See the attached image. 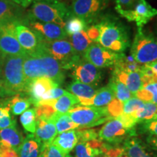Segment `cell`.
Returning <instances> with one entry per match:
<instances>
[{"label":"cell","mask_w":157,"mask_h":157,"mask_svg":"<svg viewBox=\"0 0 157 157\" xmlns=\"http://www.w3.org/2000/svg\"><path fill=\"white\" fill-rule=\"evenodd\" d=\"M23 73L26 84L36 78L46 77L61 84L65 79V74L60 63L42 48L36 52L25 55L23 60Z\"/></svg>","instance_id":"1"},{"label":"cell","mask_w":157,"mask_h":157,"mask_svg":"<svg viewBox=\"0 0 157 157\" xmlns=\"http://www.w3.org/2000/svg\"><path fill=\"white\" fill-rule=\"evenodd\" d=\"M98 23L101 33L96 43L118 53H122L129 48V33L121 22L110 16H102Z\"/></svg>","instance_id":"2"},{"label":"cell","mask_w":157,"mask_h":157,"mask_svg":"<svg viewBox=\"0 0 157 157\" xmlns=\"http://www.w3.org/2000/svg\"><path fill=\"white\" fill-rule=\"evenodd\" d=\"M25 56H2L0 58V79L7 95L25 93L26 82L23 73Z\"/></svg>","instance_id":"3"},{"label":"cell","mask_w":157,"mask_h":157,"mask_svg":"<svg viewBox=\"0 0 157 157\" xmlns=\"http://www.w3.org/2000/svg\"><path fill=\"white\" fill-rule=\"evenodd\" d=\"M71 15L69 7L58 0L33 2L27 12L26 21L55 23L64 29Z\"/></svg>","instance_id":"4"},{"label":"cell","mask_w":157,"mask_h":157,"mask_svg":"<svg viewBox=\"0 0 157 157\" xmlns=\"http://www.w3.org/2000/svg\"><path fill=\"white\" fill-rule=\"evenodd\" d=\"M132 56L137 63L145 65L157 61V39L154 34L137 29L130 49Z\"/></svg>","instance_id":"5"},{"label":"cell","mask_w":157,"mask_h":157,"mask_svg":"<svg viewBox=\"0 0 157 157\" xmlns=\"http://www.w3.org/2000/svg\"><path fill=\"white\" fill-rule=\"evenodd\" d=\"M42 46L52 58L60 63L63 70H71L81 58L74 51L68 39L54 41L42 40Z\"/></svg>","instance_id":"6"},{"label":"cell","mask_w":157,"mask_h":157,"mask_svg":"<svg viewBox=\"0 0 157 157\" xmlns=\"http://www.w3.org/2000/svg\"><path fill=\"white\" fill-rule=\"evenodd\" d=\"M71 120L80 127H92L112 119L106 107L76 105L67 113Z\"/></svg>","instance_id":"7"},{"label":"cell","mask_w":157,"mask_h":157,"mask_svg":"<svg viewBox=\"0 0 157 157\" xmlns=\"http://www.w3.org/2000/svg\"><path fill=\"white\" fill-rule=\"evenodd\" d=\"M109 3V0H73L70 9L72 15L83 19L89 25L98 22Z\"/></svg>","instance_id":"8"},{"label":"cell","mask_w":157,"mask_h":157,"mask_svg":"<svg viewBox=\"0 0 157 157\" xmlns=\"http://www.w3.org/2000/svg\"><path fill=\"white\" fill-rule=\"evenodd\" d=\"M115 9L129 22L136 23L137 29L143 28L153 17L157 16V9L146 0H138L131 10H122L118 6H116Z\"/></svg>","instance_id":"9"},{"label":"cell","mask_w":157,"mask_h":157,"mask_svg":"<svg viewBox=\"0 0 157 157\" xmlns=\"http://www.w3.org/2000/svg\"><path fill=\"white\" fill-rule=\"evenodd\" d=\"M135 135V129H129L117 118L105 123L98 132L99 140L107 141L110 143H120Z\"/></svg>","instance_id":"10"},{"label":"cell","mask_w":157,"mask_h":157,"mask_svg":"<svg viewBox=\"0 0 157 157\" xmlns=\"http://www.w3.org/2000/svg\"><path fill=\"white\" fill-rule=\"evenodd\" d=\"M17 22L0 25V54L2 56H25L26 53L17 40L15 25Z\"/></svg>","instance_id":"11"},{"label":"cell","mask_w":157,"mask_h":157,"mask_svg":"<svg viewBox=\"0 0 157 157\" xmlns=\"http://www.w3.org/2000/svg\"><path fill=\"white\" fill-rule=\"evenodd\" d=\"M120 53L103 48L98 43L93 42L88 48L84 58L96 67L102 68L113 66Z\"/></svg>","instance_id":"12"},{"label":"cell","mask_w":157,"mask_h":157,"mask_svg":"<svg viewBox=\"0 0 157 157\" xmlns=\"http://www.w3.org/2000/svg\"><path fill=\"white\" fill-rule=\"evenodd\" d=\"M72 76L76 81L97 87L103 78V72L99 68L82 58L72 68Z\"/></svg>","instance_id":"13"},{"label":"cell","mask_w":157,"mask_h":157,"mask_svg":"<svg viewBox=\"0 0 157 157\" xmlns=\"http://www.w3.org/2000/svg\"><path fill=\"white\" fill-rule=\"evenodd\" d=\"M15 33L21 48L26 54L34 53L41 48V39L32 29L22 22L15 23Z\"/></svg>","instance_id":"14"},{"label":"cell","mask_w":157,"mask_h":157,"mask_svg":"<svg viewBox=\"0 0 157 157\" xmlns=\"http://www.w3.org/2000/svg\"><path fill=\"white\" fill-rule=\"evenodd\" d=\"M25 23H26L29 28L32 29L38 35L41 40H59L66 39L67 36L64 29L55 23L29 21H25Z\"/></svg>","instance_id":"15"},{"label":"cell","mask_w":157,"mask_h":157,"mask_svg":"<svg viewBox=\"0 0 157 157\" xmlns=\"http://www.w3.org/2000/svg\"><path fill=\"white\" fill-rule=\"evenodd\" d=\"M58 86L56 82L50 78L46 77L36 78L27 83L25 93L28 95L31 104L36 107L44 94L52 89L58 87Z\"/></svg>","instance_id":"16"},{"label":"cell","mask_w":157,"mask_h":157,"mask_svg":"<svg viewBox=\"0 0 157 157\" xmlns=\"http://www.w3.org/2000/svg\"><path fill=\"white\" fill-rule=\"evenodd\" d=\"M109 146L99 139L78 141L74 149L75 157H97L109 148Z\"/></svg>","instance_id":"17"},{"label":"cell","mask_w":157,"mask_h":157,"mask_svg":"<svg viewBox=\"0 0 157 157\" xmlns=\"http://www.w3.org/2000/svg\"><path fill=\"white\" fill-rule=\"evenodd\" d=\"M23 7L10 1L0 0V25L13 22H22Z\"/></svg>","instance_id":"18"},{"label":"cell","mask_w":157,"mask_h":157,"mask_svg":"<svg viewBox=\"0 0 157 157\" xmlns=\"http://www.w3.org/2000/svg\"><path fill=\"white\" fill-rule=\"evenodd\" d=\"M112 76L124 84L133 95L143 88L142 76L140 72H127L113 69Z\"/></svg>","instance_id":"19"},{"label":"cell","mask_w":157,"mask_h":157,"mask_svg":"<svg viewBox=\"0 0 157 157\" xmlns=\"http://www.w3.org/2000/svg\"><path fill=\"white\" fill-rule=\"evenodd\" d=\"M58 135L56 125L51 119L37 118L34 136L43 144L52 143Z\"/></svg>","instance_id":"20"},{"label":"cell","mask_w":157,"mask_h":157,"mask_svg":"<svg viewBox=\"0 0 157 157\" xmlns=\"http://www.w3.org/2000/svg\"><path fill=\"white\" fill-rule=\"evenodd\" d=\"M22 134L17 130L16 127L12 126L0 129V146L12 148L18 153L23 142Z\"/></svg>","instance_id":"21"},{"label":"cell","mask_w":157,"mask_h":157,"mask_svg":"<svg viewBox=\"0 0 157 157\" xmlns=\"http://www.w3.org/2000/svg\"><path fill=\"white\" fill-rule=\"evenodd\" d=\"M40 104H47L54 108L56 112L59 113H66L76 105L79 104V101L73 94L67 91L65 95L56 100H50V101H40L37 105ZM36 105V106H37Z\"/></svg>","instance_id":"22"},{"label":"cell","mask_w":157,"mask_h":157,"mask_svg":"<svg viewBox=\"0 0 157 157\" xmlns=\"http://www.w3.org/2000/svg\"><path fill=\"white\" fill-rule=\"evenodd\" d=\"M115 98L112 90L109 85L98 90L97 93L91 99L78 100L79 104L84 106L105 107Z\"/></svg>","instance_id":"23"},{"label":"cell","mask_w":157,"mask_h":157,"mask_svg":"<svg viewBox=\"0 0 157 157\" xmlns=\"http://www.w3.org/2000/svg\"><path fill=\"white\" fill-rule=\"evenodd\" d=\"M43 143L40 142L34 134L28 135L25 137L18 151V157H39Z\"/></svg>","instance_id":"24"},{"label":"cell","mask_w":157,"mask_h":157,"mask_svg":"<svg viewBox=\"0 0 157 157\" xmlns=\"http://www.w3.org/2000/svg\"><path fill=\"white\" fill-rule=\"evenodd\" d=\"M78 142L77 132L75 129L59 134L52 141L54 146L66 154H69L75 148Z\"/></svg>","instance_id":"25"},{"label":"cell","mask_w":157,"mask_h":157,"mask_svg":"<svg viewBox=\"0 0 157 157\" xmlns=\"http://www.w3.org/2000/svg\"><path fill=\"white\" fill-rule=\"evenodd\" d=\"M67 90L70 93L78 98V100L91 99L98 91V89L95 87L76 80L68 84Z\"/></svg>","instance_id":"26"},{"label":"cell","mask_w":157,"mask_h":157,"mask_svg":"<svg viewBox=\"0 0 157 157\" xmlns=\"http://www.w3.org/2000/svg\"><path fill=\"white\" fill-rule=\"evenodd\" d=\"M124 148L129 157H157V155L149 152L146 146L136 138H129L125 141Z\"/></svg>","instance_id":"27"},{"label":"cell","mask_w":157,"mask_h":157,"mask_svg":"<svg viewBox=\"0 0 157 157\" xmlns=\"http://www.w3.org/2000/svg\"><path fill=\"white\" fill-rule=\"evenodd\" d=\"M69 42L73 47L75 52L81 58H84V54L88 48L93 43V41L88 37L86 30H83L75 34L69 36Z\"/></svg>","instance_id":"28"},{"label":"cell","mask_w":157,"mask_h":157,"mask_svg":"<svg viewBox=\"0 0 157 157\" xmlns=\"http://www.w3.org/2000/svg\"><path fill=\"white\" fill-rule=\"evenodd\" d=\"M142 65L137 63L134 58L131 56H126L124 52L120 53L119 58L113 65V69L127 72H140Z\"/></svg>","instance_id":"29"},{"label":"cell","mask_w":157,"mask_h":157,"mask_svg":"<svg viewBox=\"0 0 157 157\" xmlns=\"http://www.w3.org/2000/svg\"><path fill=\"white\" fill-rule=\"evenodd\" d=\"M51 120L53 121L55 125H56L58 134L72 130V129H77L79 127L78 125L71 120V119L67 113H59L56 112L53 117H52Z\"/></svg>","instance_id":"30"},{"label":"cell","mask_w":157,"mask_h":157,"mask_svg":"<svg viewBox=\"0 0 157 157\" xmlns=\"http://www.w3.org/2000/svg\"><path fill=\"white\" fill-rule=\"evenodd\" d=\"M108 85L109 86L114 93L115 98L123 102V103L134 96L124 84L113 76L110 79Z\"/></svg>","instance_id":"31"},{"label":"cell","mask_w":157,"mask_h":157,"mask_svg":"<svg viewBox=\"0 0 157 157\" xmlns=\"http://www.w3.org/2000/svg\"><path fill=\"white\" fill-rule=\"evenodd\" d=\"M31 105L29 98L23 97L21 94H17L12 99L10 100V111L13 115H21L29 109Z\"/></svg>","instance_id":"32"},{"label":"cell","mask_w":157,"mask_h":157,"mask_svg":"<svg viewBox=\"0 0 157 157\" xmlns=\"http://www.w3.org/2000/svg\"><path fill=\"white\" fill-rule=\"evenodd\" d=\"M20 121H21V124L25 129V130L31 132V134H34L36 128L37 121L35 108L29 109L24 111L20 117Z\"/></svg>","instance_id":"33"},{"label":"cell","mask_w":157,"mask_h":157,"mask_svg":"<svg viewBox=\"0 0 157 157\" xmlns=\"http://www.w3.org/2000/svg\"><path fill=\"white\" fill-rule=\"evenodd\" d=\"M88 25H89L83 19L74 16V15H71L66 21L64 30L66 31V34L68 36H71L76 33L80 32V31L86 30Z\"/></svg>","instance_id":"34"},{"label":"cell","mask_w":157,"mask_h":157,"mask_svg":"<svg viewBox=\"0 0 157 157\" xmlns=\"http://www.w3.org/2000/svg\"><path fill=\"white\" fill-rule=\"evenodd\" d=\"M157 111V105L151 102H146L142 109L139 110L135 113V117L136 118L137 123L142 124L147 121H150L154 117Z\"/></svg>","instance_id":"35"},{"label":"cell","mask_w":157,"mask_h":157,"mask_svg":"<svg viewBox=\"0 0 157 157\" xmlns=\"http://www.w3.org/2000/svg\"><path fill=\"white\" fill-rule=\"evenodd\" d=\"M16 122L10 115V101L0 104V129L15 126Z\"/></svg>","instance_id":"36"},{"label":"cell","mask_w":157,"mask_h":157,"mask_svg":"<svg viewBox=\"0 0 157 157\" xmlns=\"http://www.w3.org/2000/svg\"><path fill=\"white\" fill-rule=\"evenodd\" d=\"M145 102H143L141 100L133 96L129 100H127L125 102H124V107H123V113L128 115H135L139 110L142 109L144 105Z\"/></svg>","instance_id":"37"},{"label":"cell","mask_w":157,"mask_h":157,"mask_svg":"<svg viewBox=\"0 0 157 157\" xmlns=\"http://www.w3.org/2000/svg\"><path fill=\"white\" fill-rule=\"evenodd\" d=\"M39 157H71L69 154H66L60 150L52 143L43 144L42 151Z\"/></svg>","instance_id":"38"},{"label":"cell","mask_w":157,"mask_h":157,"mask_svg":"<svg viewBox=\"0 0 157 157\" xmlns=\"http://www.w3.org/2000/svg\"><path fill=\"white\" fill-rule=\"evenodd\" d=\"M106 109L110 117L112 119L117 118L119 116H121L123 113V107L124 103L121 102L117 98H114L112 101L110 103L109 105H107Z\"/></svg>","instance_id":"39"},{"label":"cell","mask_w":157,"mask_h":157,"mask_svg":"<svg viewBox=\"0 0 157 157\" xmlns=\"http://www.w3.org/2000/svg\"><path fill=\"white\" fill-rule=\"evenodd\" d=\"M36 113V117L40 119H51L56 113L54 108L47 104H40L35 107Z\"/></svg>","instance_id":"40"},{"label":"cell","mask_w":157,"mask_h":157,"mask_svg":"<svg viewBox=\"0 0 157 157\" xmlns=\"http://www.w3.org/2000/svg\"><path fill=\"white\" fill-rule=\"evenodd\" d=\"M77 132L78 141H89L98 139V134L95 129H81Z\"/></svg>","instance_id":"41"},{"label":"cell","mask_w":157,"mask_h":157,"mask_svg":"<svg viewBox=\"0 0 157 157\" xmlns=\"http://www.w3.org/2000/svg\"><path fill=\"white\" fill-rule=\"evenodd\" d=\"M66 93H67V91L62 89V88H54V89H52L49 92H48L46 94H44V95L42 96L41 101H50V100H56L65 95Z\"/></svg>","instance_id":"42"},{"label":"cell","mask_w":157,"mask_h":157,"mask_svg":"<svg viewBox=\"0 0 157 157\" xmlns=\"http://www.w3.org/2000/svg\"><path fill=\"white\" fill-rule=\"evenodd\" d=\"M87 34L89 38L93 41V42H97L98 38L100 36V27L98 23H93V25H88L87 29H86Z\"/></svg>","instance_id":"43"},{"label":"cell","mask_w":157,"mask_h":157,"mask_svg":"<svg viewBox=\"0 0 157 157\" xmlns=\"http://www.w3.org/2000/svg\"><path fill=\"white\" fill-rule=\"evenodd\" d=\"M143 128L151 135L157 136V121L150 120L142 123Z\"/></svg>","instance_id":"44"},{"label":"cell","mask_w":157,"mask_h":157,"mask_svg":"<svg viewBox=\"0 0 157 157\" xmlns=\"http://www.w3.org/2000/svg\"><path fill=\"white\" fill-rule=\"evenodd\" d=\"M116 6L122 10H131L138 0H114Z\"/></svg>","instance_id":"45"},{"label":"cell","mask_w":157,"mask_h":157,"mask_svg":"<svg viewBox=\"0 0 157 157\" xmlns=\"http://www.w3.org/2000/svg\"><path fill=\"white\" fill-rule=\"evenodd\" d=\"M0 157H18V154L13 149L0 146Z\"/></svg>","instance_id":"46"},{"label":"cell","mask_w":157,"mask_h":157,"mask_svg":"<svg viewBox=\"0 0 157 157\" xmlns=\"http://www.w3.org/2000/svg\"><path fill=\"white\" fill-rule=\"evenodd\" d=\"M143 88L145 90H148V92H150V93L152 95L151 103L157 105V82L148 84V85H146V87Z\"/></svg>","instance_id":"47"},{"label":"cell","mask_w":157,"mask_h":157,"mask_svg":"<svg viewBox=\"0 0 157 157\" xmlns=\"http://www.w3.org/2000/svg\"><path fill=\"white\" fill-rule=\"evenodd\" d=\"M147 143L148 146L154 150L157 151V136L149 135V136L147 137Z\"/></svg>","instance_id":"48"},{"label":"cell","mask_w":157,"mask_h":157,"mask_svg":"<svg viewBox=\"0 0 157 157\" xmlns=\"http://www.w3.org/2000/svg\"><path fill=\"white\" fill-rule=\"evenodd\" d=\"M4 1L13 2L17 4V5L21 6V7H23V8L29 7L31 4V2H32L31 0H4Z\"/></svg>","instance_id":"49"},{"label":"cell","mask_w":157,"mask_h":157,"mask_svg":"<svg viewBox=\"0 0 157 157\" xmlns=\"http://www.w3.org/2000/svg\"><path fill=\"white\" fill-rule=\"evenodd\" d=\"M147 65L148 66V67L151 68V69L154 71V73L156 74V76H157V61L151 63H148Z\"/></svg>","instance_id":"50"},{"label":"cell","mask_w":157,"mask_h":157,"mask_svg":"<svg viewBox=\"0 0 157 157\" xmlns=\"http://www.w3.org/2000/svg\"><path fill=\"white\" fill-rule=\"evenodd\" d=\"M4 96H7V94H6L1 79H0V97H4Z\"/></svg>","instance_id":"51"},{"label":"cell","mask_w":157,"mask_h":157,"mask_svg":"<svg viewBox=\"0 0 157 157\" xmlns=\"http://www.w3.org/2000/svg\"><path fill=\"white\" fill-rule=\"evenodd\" d=\"M97 157H113V156H111V155H110L107 151H105L104 153H103V154H100L99 156H98Z\"/></svg>","instance_id":"52"},{"label":"cell","mask_w":157,"mask_h":157,"mask_svg":"<svg viewBox=\"0 0 157 157\" xmlns=\"http://www.w3.org/2000/svg\"><path fill=\"white\" fill-rule=\"evenodd\" d=\"M119 157H129V156H128V154H127L126 151H125V150H124V152L122 153V154H121Z\"/></svg>","instance_id":"53"},{"label":"cell","mask_w":157,"mask_h":157,"mask_svg":"<svg viewBox=\"0 0 157 157\" xmlns=\"http://www.w3.org/2000/svg\"><path fill=\"white\" fill-rule=\"evenodd\" d=\"M154 35L155 36V37L157 39V24L156 25V27H155V29H154Z\"/></svg>","instance_id":"54"},{"label":"cell","mask_w":157,"mask_h":157,"mask_svg":"<svg viewBox=\"0 0 157 157\" xmlns=\"http://www.w3.org/2000/svg\"><path fill=\"white\" fill-rule=\"evenodd\" d=\"M31 2H39V1H56V0H31Z\"/></svg>","instance_id":"55"},{"label":"cell","mask_w":157,"mask_h":157,"mask_svg":"<svg viewBox=\"0 0 157 157\" xmlns=\"http://www.w3.org/2000/svg\"><path fill=\"white\" fill-rule=\"evenodd\" d=\"M151 120H156V121H157V111L156 112V113H155L154 117H153V119H151Z\"/></svg>","instance_id":"56"},{"label":"cell","mask_w":157,"mask_h":157,"mask_svg":"<svg viewBox=\"0 0 157 157\" xmlns=\"http://www.w3.org/2000/svg\"><path fill=\"white\" fill-rule=\"evenodd\" d=\"M0 58H1V54H0Z\"/></svg>","instance_id":"57"},{"label":"cell","mask_w":157,"mask_h":157,"mask_svg":"<svg viewBox=\"0 0 157 157\" xmlns=\"http://www.w3.org/2000/svg\"><path fill=\"white\" fill-rule=\"evenodd\" d=\"M71 1H73V0H71Z\"/></svg>","instance_id":"58"}]
</instances>
